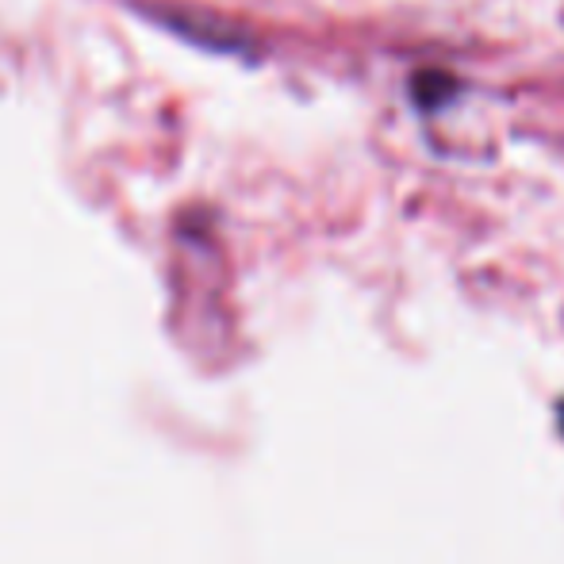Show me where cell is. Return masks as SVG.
<instances>
[{"instance_id": "cell-1", "label": "cell", "mask_w": 564, "mask_h": 564, "mask_svg": "<svg viewBox=\"0 0 564 564\" xmlns=\"http://www.w3.org/2000/svg\"><path fill=\"white\" fill-rule=\"evenodd\" d=\"M557 423H561V431H564V403H557Z\"/></svg>"}]
</instances>
